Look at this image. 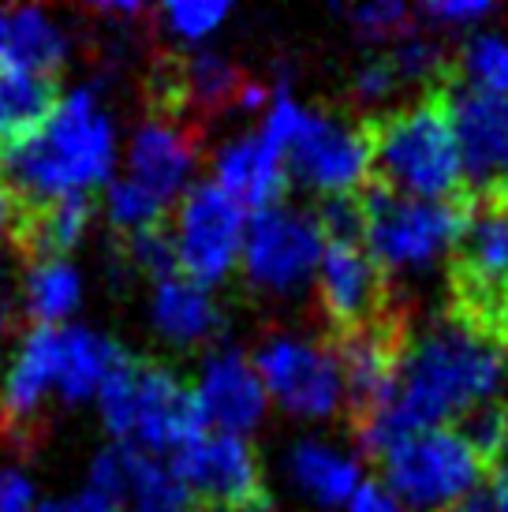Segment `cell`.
Returning a JSON list of instances; mask_svg holds the SVG:
<instances>
[{
  "mask_svg": "<svg viewBox=\"0 0 508 512\" xmlns=\"http://www.w3.org/2000/svg\"><path fill=\"white\" fill-rule=\"evenodd\" d=\"M288 475L322 509L348 505L355 490L363 486V471H359V464H355L352 456L337 453L333 445L314 438L292 445V453H288Z\"/></svg>",
  "mask_w": 508,
  "mask_h": 512,
  "instance_id": "603a6c76",
  "label": "cell"
},
{
  "mask_svg": "<svg viewBox=\"0 0 508 512\" xmlns=\"http://www.w3.org/2000/svg\"><path fill=\"white\" fill-rule=\"evenodd\" d=\"M381 468L396 501L415 512H445L486 479V464L456 430L445 427L400 438L381 456Z\"/></svg>",
  "mask_w": 508,
  "mask_h": 512,
  "instance_id": "8992f818",
  "label": "cell"
},
{
  "mask_svg": "<svg viewBox=\"0 0 508 512\" xmlns=\"http://www.w3.org/2000/svg\"><path fill=\"white\" fill-rule=\"evenodd\" d=\"M460 68L467 75V86L508 98V38H501V34H475L464 45Z\"/></svg>",
  "mask_w": 508,
  "mask_h": 512,
  "instance_id": "f1b7e54d",
  "label": "cell"
},
{
  "mask_svg": "<svg viewBox=\"0 0 508 512\" xmlns=\"http://www.w3.org/2000/svg\"><path fill=\"white\" fill-rule=\"evenodd\" d=\"M396 83H400V79H396V68L389 57H374V60H367V64H359V72H355V79H352L355 94L363 101L389 98Z\"/></svg>",
  "mask_w": 508,
  "mask_h": 512,
  "instance_id": "d590c367",
  "label": "cell"
},
{
  "mask_svg": "<svg viewBox=\"0 0 508 512\" xmlns=\"http://www.w3.org/2000/svg\"><path fill=\"white\" fill-rule=\"evenodd\" d=\"M53 75L4 72L0 68V150L34 139L57 109Z\"/></svg>",
  "mask_w": 508,
  "mask_h": 512,
  "instance_id": "cb8c5ba5",
  "label": "cell"
},
{
  "mask_svg": "<svg viewBox=\"0 0 508 512\" xmlns=\"http://www.w3.org/2000/svg\"><path fill=\"white\" fill-rule=\"evenodd\" d=\"M0 512H34V486L23 471H0Z\"/></svg>",
  "mask_w": 508,
  "mask_h": 512,
  "instance_id": "8d00e7d4",
  "label": "cell"
},
{
  "mask_svg": "<svg viewBox=\"0 0 508 512\" xmlns=\"http://www.w3.org/2000/svg\"><path fill=\"white\" fill-rule=\"evenodd\" d=\"M60 374V329L34 326L27 341L19 344L12 367L0 385V412L15 427H27L34 415L42 412L49 393H57Z\"/></svg>",
  "mask_w": 508,
  "mask_h": 512,
  "instance_id": "d6986e66",
  "label": "cell"
},
{
  "mask_svg": "<svg viewBox=\"0 0 508 512\" xmlns=\"http://www.w3.org/2000/svg\"><path fill=\"white\" fill-rule=\"evenodd\" d=\"M34 512H83V505H79V494H71V498H49L42 501Z\"/></svg>",
  "mask_w": 508,
  "mask_h": 512,
  "instance_id": "60d3db41",
  "label": "cell"
},
{
  "mask_svg": "<svg viewBox=\"0 0 508 512\" xmlns=\"http://www.w3.org/2000/svg\"><path fill=\"white\" fill-rule=\"evenodd\" d=\"M105 214L113 221L116 228H124V232H139V228H154L161 225V217H165V206L150 195V191H142L135 180H113V184L105 187Z\"/></svg>",
  "mask_w": 508,
  "mask_h": 512,
  "instance_id": "4dcf8cb0",
  "label": "cell"
},
{
  "mask_svg": "<svg viewBox=\"0 0 508 512\" xmlns=\"http://www.w3.org/2000/svg\"><path fill=\"white\" fill-rule=\"evenodd\" d=\"M23 299H27V314L38 326L60 329L79 299H83V281L68 258H53V262H34L23 281Z\"/></svg>",
  "mask_w": 508,
  "mask_h": 512,
  "instance_id": "484cf974",
  "label": "cell"
},
{
  "mask_svg": "<svg viewBox=\"0 0 508 512\" xmlns=\"http://www.w3.org/2000/svg\"><path fill=\"white\" fill-rule=\"evenodd\" d=\"M389 60L396 68V79L430 86V94H438L441 86L452 83V64L445 57V49L426 34H404V42L396 45V53Z\"/></svg>",
  "mask_w": 508,
  "mask_h": 512,
  "instance_id": "83f0119b",
  "label": "cell"
},
{
  "mask_svg": "<svg viewBox=\"0 0 508 512\" xmlns=\"http://www.w3.org/2000/svg\"><path fill=\"white\" fill-rule=\"evenodd\" d=\"M408 348V329L396 314H385L352 333H337V363L344 378V404L352 415V427L381 408H389L400 378V359Z\"/></svg>",
  "mask_w": 508,
  "mask_h": 512,
  "instance_id": "7c38bea8",
  "label": "cell"
},
{
  "mask_svg": "<svg viewBox=\"0 0 508 512\" xmlns=\"http://www.w3.org/2000/svg\"><path fill=\"white\" fill-rule=\"evenodd\" d=\"M471 199L423 202L374 184L363 195V247L381 270H426L464 236Z\"/></svg>",
  "mask_w": 508,
  "mask_h": 512,
  "instance_id": "5b68a950",
  "label": "cell"
},
{
  "mask_svg": "<svg viewBox=\"0 0 508 512\" xmlns=\"http://www.w3.org/2000/svg\"><path fill=\"white\" fill-rule=\"evenodd\" d=\"M165 94L176 105H195L202 113H221L232 105L258 109L269 98V90H262L258 83H247V75L232 60H225L221 53H206V49L172 64Z\"/></svg>",
  "mask_w": 508,
  "mask_h": 512,
  "instance_id": "e0dca14e",
  "label": "cell"
},
{
  "mask_svg": "<svg viewBox=\"0 0 508 512\" xmlns=\"http://www.w3.org/2000/svg\"><path fill=\"white\" fill-rule=\"evenodd\" d=\"M195 172V143L184 128L165 120H146L127 146V180H135L142 191H150L161 206L191 191Z\"/></svg>",
  "mask_w": 508,
  "mask_h": 512,
  "instance_id": "2e32d148",
  "label": "cell"
},
{
  "mask_svg": "<svg viewBox=\"0 0 508 512\" xmlns=\"http://www.w3.org/2000/svg\"><path fill=\"white\" fill-rule=\"evenodd\" d=\"M247 240V210L225 195L217 184H195L180 199V214L172 228L180 273L202 288L221 285L236 270Z\"/></svg>",
  "mask_w": 508,
  "mask_h": 512,
  "instance_id": "52a82bcc",
  "label": "cell"
},
{
  "mask_svg": "<svg viewBox=\"0 0 508 512\" xmlns=\"http://www.w3.org/2000/svg\"><path fill=\"white\" fill-rule=\"evenodd\" d=\"M266 393L299 419H329L344 408V378L329 344L273 337L254 356Z\"/></svg>",
  "mask_w": 508,
  "mask_h": 512,
  "instance_id": "30bf717a",
  "label": "cell"
},
{
  "mask_svg": "<svg viewBox=\"0 0 508 512\" xmlns=\"http://www.w3.org/2000/svg\"><path fill=\"white\" fill-rule=\"evenodd\" d=\"M325 251V236L318 217L288 206L258 210L247 217V240H243V273L254 288L288 296L318 273Z\"/></svg>",
  "mask_w": 508,
  "mask_h": 512,
  "instance_id": "9c48e42d",
  "label": "cell"
},
{
  "mask_svg": "<svg viewBox=\"0 0 508 512\" xmlns=\"http://www.w3.org/2000/svg\"><path fill=\"white\" fill-rule=\"evenodd\" d=\"M124 359V348L105 337L98 329L86 326H64L60 329V374L57 393L68 404L98 397L101 382L109 378V370Z\"/></svg>",
  "mask_w": 508,
  "mask_h": 512,
  "instance_id": "7402d4cb",
  "label": "cell"
},
{
  "mask_svg": "<svg viewBox=\"0 0 508 512\" xmlns=\"http://www.w3.org/2000/svg\"><path fill=\"white\" fill-rule=\"evenodd\" d=\"M94 12L109 15V19H135V15H142L146 8H142V4H131V0H109V4H94Z\"/></svg>",
  "mask_w": 508,
  "mask_h": 512,
  "instance_id": "ab89813d",
  "label": "cell"
},
{
  "mask_svg": "<svg viewBox=\"0 0 508 512\" xmlns=\"http://www.w3.org/2000/svg\"><path fill=\"white\" fill-rule=\"evenodd\" d=\"M381 187L423 202H464V165L456 150L445 98L426 94L419 105L367 120Z\"/></svg>",
  "mask_w": 508,
  "mask_h": 512,
  "instance_id": "277c9868",
  "label": "cell"
},
{
  "mask_svg": "<svg viewBox=\"0 0 508 512\" xmlns=\"http://www.w3.org/2000/svg\"><path fill=\"white\" fill-rule=\"evenodd\" d=\"M348 512H404V505L396 501V494L385 483L363 479V486L348 501Z\"/></svg>",
  "mask_w": 508,
  "mask_h": 512,
  "instance_id": "74e56055",
  "label": "cell"
},
{
  "mask_svg": "<svg viewBox=\"0 0 508 512\" xmlns=\"http://www.w3.org/2000/svg\"><path fill=\"white\" fill-rule=\"evenodd\" d=\"M172 471L187 483L195 501L210 512H247L269 505L262 486V468L251 441L232 434H198L176 456H169Z\"/></svg>",
  "mask_w": 508,
  "mask_h": 512,
  "instance_id": "8fae6325",
  "label": "cell"
},
{
  "mask_svg": "<svg viewBox=\"0 0 508 512\" xmlns=\"http://www.w3.org/2000/svg\"><path fill=\"white\" fill-rule=\"evenodd\" d=\"M12 210H15V199L8 195V187L0 184V232H8V225H12Z\"/></svg>",
  "mask_w": 508,
  "mask_h": 512,
  "instance_id": "b9f144b4",
  "label": "cell"
},
{
  "mask_svg": "<svg viewBox=\"0 0 508 512\" xmlns=\"http://www.w3.org/2000/svg\"><path fill=\"white\" fill-rule=\"evenodd\" d=\"M86 228H90V195H68V199L38 202V206L15 202L8 236L34 266V262L68 258Z\"/></svg>",
  "mask_w": 508,
  "mask_h": 512,
  "instance_id": "ffe728a7",
  "label": "cell"
},
{
  "mask_svg": "<svg viewBox=\"0 0 508 512\" xmlns=\"http://www.w3.org/2000/svg\"><path fill=\"white\" fill-rule=\"evenodd\" d=\"M445 512H494V501H490V494H486V486H479L475 494H467L464 501L449 505Z\"/></svg>",
  "mask_w": 508,
  "mask_h": 512,
  "instance_id": "f35d334b",
  "label": "cell"
},
{
  "mask_svg": "<svg viewBox=\"0 0 508 512\" xmlns=\"http://www.w3.org/2000/svg\"><path fill=\"white\" fill-rule=\"evenodd\" d=\"M124 449L127 464V512H202L187 483L172 471L169 460Z\"/></svg>",
  "mask_w": 508,
  "mask_h": 512,
  "instance_id": "d4e9b609",
  "label": "cell"
},
{
  "mask_svg": "<svg viewBox=\"0 0 508 512\" xmlns=\"http://www.w3.org/2000/svg\"><path fill=\"white\" fill-rule=\"evenodd\" d=\"M105 430L116 445L146 456H176L184 445L206 434L191 385L161 363L124 356L98 389Z\"/></svg>",
  "mask_w": 508,
  "mask_h": 512,
  "instance_id": "3957f363",
  "label": "cell"
},
{
  "mask_svg": "<svg viewBox=\"0 0 508 512\" xmlns=\"http://www.w3.org/2000/svg\"><path fill=\"white\" fill-rule=\"evenodd\" d=\"M124 262L127 270L146 273L150 281H165L172 273H180V262H176V243H172V232L165 225L154 228H139V232H127L124 240Z\"/></svg>",
  "mask_w": 508,
  "mask_h": 512,
  "instance_id": "f546056e",
  "label": "cell"
},
{
  "mask_svg": "<svg viewBox=\"0 0 508 512\" xmlns=\"http://www.w3.org/2000/svg\"><path fill=\"white\" fill-rule=\"evenodd\" d=\"M456 434L471 445V453L479 456L490 471L508 464V404L486 400L479 408H471V412L460 419Z\"/></svg>",
  "mask_w": 508,
  "mask_h": 512,
  "instance_id": "4316f807",
  "label": "cell"
},
{
  "mask_svg": "<svg viewBox=\"0 0 508 512\" xmlns=\"http://www.w3.org/2000/svg\"><path fill=\"white\" fill-rule=\"evenodd\" d=\"M116 131L94 86H79L57 101L34 139L0 150V184L23 206L90 195L113 176Z\"/></svg>",
  "mask_w": 508,
  "mask_h": 512,
  "instance_id": "7a4b0ae2",
  "label": "cell"
},
{
  "mask_svg": "<svg viewBox=\"0 0 508 512\" xmlns=\"http://www.w3.org/2000/svg\"><path fill=\"white\" fill-rule=\"evenodd\" d=\"M494 12L490 0H430L423 4V19L438 23V27H467V23H479Z\"/></svg>",
  "mask_w": 508,
  "mask_h": 512,
  "instance_id": "e575fe53",
  "label": "cell"
},
{
  "mask_svg": "<svg viewBox=\"0 0 508 512\" xmlns=\"http://www.w3.org/2000/svg\"><path fill=\"white\" fill-rule=\"evenodd\" d=\"M284 161H288L292 176H299L314 191H322L325 199L359 195V187L367 184L374 172L370 124L307 109Z\"/></svg>",
  "mask_w": 508,
  "mask_h": 512,
  "instance_id": "ba28073f",
  "label": "cell"
},
{
  "mask_svg": "<svg viewBox=\"0 0 508 512\" xmlns=\"http://www.w3.org/2000/svg\"><path fill=\"white\" fill-rule=\"evenodd\" d=\"M318 228L325 243H363V199L359 195H333L322 199Z\"/></svg>",
  "mask_w": 508,
  "mask_h": 512,
  "instance_id": "836d02e7",
  "label": "cell"
},
{
  "mask_svg": "<svg viewBox=\"0 0 508 512\" xmlns=\"http://www.w3.org/2000/svg\"><path fill=\"white\" fill-rule=\"evenodd\" d=\"M318 299L337 333H352L378 322L389 307V273L367 255L363 243H325L318 262Z\"/></svg>",
  "mask_w": 508,
  "mask_h": 512,
  "instance_id": "4fadbf2b",
  "label": "cell"
},
{
  "mask_svg": "<svg viewBox=\"0 0 508 512\" xmlns=\"http://www.w3.org/2000/svg\"><path fill=\"white\" fill-rule=\"evenodd\" d=\"M228 15H232V4H228V0H172V4L161 8L165 27H169L180 42H202V38H210Z\"/></svg>",
  "mask_w": 508,
  "mask_h": 512,
  "instance_id": "1f68e13d",
  "label": "cell"
},
{
  "mask_svg": "<svg viewBox=\"0 0 508 512\" xmlns=\"http://www.w3.org/2000/svg\"><path fill=\"white\" fill-rule=\"evenodd\" d=\"M150 322H154L157 337L169 341L172 348H198V344H210L221 337L225 314H221L210 288H202L184 273H172L154 285Z\"/></svg>",
  "mask_w": 508,
  "mask_h": 512,
  "instance_id": "ac0fdd59",
  "label": "cell"
},
{
  "mask_svg": "<svg viewBox=\"0 0 508 512\" xmlns=\"http://www.w3.org/2000/svg\"><path fill=\"white\" fill-rule=\"evenodd\" d=\"M213 184L240 202L243 210H273L288 191V161L258 131L232 139L213 157Z\"/></svg>",
  "mask_w": 508,
  "mask_h": 512,
  "instance_id": "9a60e30c",
  "label": "cell"
},
{
  "mask_svg": "<svg viewBox=\"0 0 508 512\" xmlns=\"http://www.w3.org/2000/svg\"><path fill=\"white\" fill-rule=\"evenodd\" d=\"M191 393H195L198 419L210 434L247 438L269 408V393L254 370V359H247L236 348L213 352L202 363V374Z\"/></svg>",
  "mask_w": 508,
  "mask_h": 512,
  "instance_id": "5bb4252c",
  "label": "cell"
},
{
  "mask_svg": "<svg viewBox=\"0 0 508 512\" xmlns=\"http://www.w3.org/2000/svg\"><path fill=\"white\" fill-rule=\"evenodd\" d=\"M508 374V344L452 311L408 341L389 408L355 423L363 453L385 456L400 438L460 423L497 397Z\"/></svg>",
  "mask_w": 508,
  "mask_h": 512,
  "instance_id": "6da1fadb",
  "label": "cell"
},
{
  "mask_svg": "<svg viewBox=\"0 0 508 512\" xmlns=\"http://www.w3.org/2000/svg\"><path fill=\"white\" fill-rule=\"evenodd\" d=\"M68 57L64 30L42 8H0V68L53 75Z\"/></svg>",
  "mask_w": 508,
  "mask_h": 512,
  "instance_id": "44dd1931",
  "label": "cell"
},
{
  "mask_svg": "<svg viewBox=\"0 0 508 512\" xmlns=\"http://www.w3.org/2000/svg\"><path fill=\"white\" fill-rule=\"evenodd\" d=\"M344 15L363 38L385 42V38H396V34L408 30L411 8L400 4V0H370V4H359V8H344Z\"/></svg>",
  "mask_w": 508,
  "mask_h": 512,
  "instance_id": "d6a6232c",
  "label": "cell"
}]
</instances>
